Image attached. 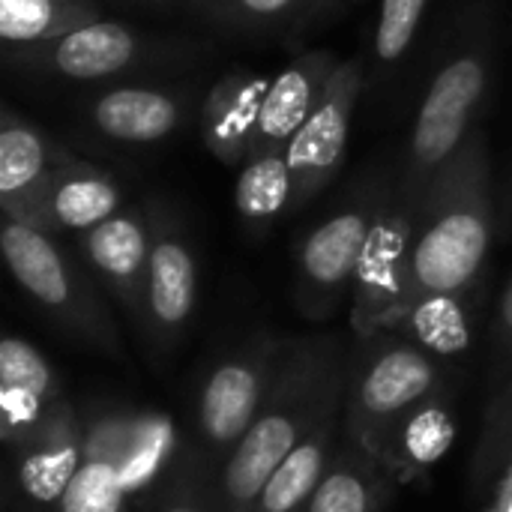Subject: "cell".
<instances>
[{"mask_svg":"<svg viewBox=\"0 0 512 512\" xmlns=\"http://www.w3.org/2000/svg\"><path fill=\"white\" fill-rule=\"evenodd\" d=\"M351 345L336 333L288 336L270 396L213 483L219 512H252L270 474L345 408Z\"/></svg>","mask_w":512,"mask_h":512,"instance_id":"6da1fadb","label":"cell"},{"mask_svg":"<svg viewBox=\"0 0 512 512\" xmlns=\"http://www.w3.org/2000/svg\"><path fill=\"white\" fill-rule=\"evenodd\" d=\"M495 219L489 138L477 126L417 201L411 303L432 294L480 288L495 240Z\"/></svg>","mask_w":512,"mask_h":512,"instance_id":"7a4b0ae2","label":"cell"},{"mask_svg":"<svg viewBox=\"0 0 512 512\" xmlns=\"http://www.w3.org/2000/svg\"><path fill=\"white\" fill-rule=\"evenodd\" d=\"M498 60V12L492 0H468L450 21L432 78L414 114L399 183L417 207L429 180L477 129Z\"/></svg>","mask_w":512,"mask_h":512,"instance_id":"3957f363","label":"cell"},{"mask_svg":"<svg viewBox=\"0 0 512 512\" xmlns=\"http://www.w3.org/2000/svg\"><path fill=\"white\" fill-rule=\"evenodd\" d=\"M0 252L21 294L66 339L108 360H126L120 327L102 294L105 288L90 267L60 243L57 234H45L3 216Z\"/></svg>","mask_w":512,"mask_h":512,"instance_id":"277c9868","label":"cell"},{"mask_svg":"<svg viewBox=\"0 0 512 512\" xmlns=\"http://www.w3.org/2000/svg\"><path fill=\"white\" fill-rule=\"evenodd\" d=\"M450 387V363L399 330L354 336L342 408V441L381 456L387 435L420 402Z\"/></svg>","mask_w":512,"mask_h":512,"instance_id":"5b68a950","label":"cell"},{"mask_svg":"<svg viewBox=\"0 0 512 512\" xmlns=\"http://www.w3.org/2000/svg\"><path fill=\"white\" fill-rule=\"evenodd\" d=\"M288 336L255 330L237 342L204 375L192 408V450L177 468V480L216 483L219 471L252 429L276 381Z\"/></svg>","mask_w":512,"mask_h":512,"instance_id":"8992f818","label":"cell"},{"mask_svg":"<svg viewBox=\"0 0 512 512\" xmlns=\"http://www.w3.org/2000/svg\"><path fill=\"white\" fill-rule=\"evenodd\" d=\"M195 42L153 36L126 21L99 18L60 39L3 48V63L30 81L120 84L135 75L177 66L195 54Z\"/></svg>","mask_w":512,"mask_h":512,"instance_id":"52a82bcc","label":"cell"},{"mask_svg":"<svg viewBox=\"0 0 512 512\" xmlns=\"http://www.w3.org/2000/svg\"><path fill=\"white\" fill-rule=\"evenodd\" d=\"M393 171H369L360 177L339 207L303 234L294 267V306L306 321H330L351 303L354 276L369 240L384 186Z\"/></svg>","mask_w":512,"mask_h":512,"instance_id":"ba28073f","label":"cell"},{"mask_svg":"<svg viewBox=\"0 0 512 512\" xmlns=\"http://www.w3.org/2000/svg\"><path fill=\"white\" fill-rule=\"evenodd\" d=\"M417 207L405 198L399 171L390 174L360 267L351 288V330L372 336L396 330L411 303V255H414Z\"/></svg>","mask_w":512,"mask_h":512,"instance_id":"9c48e42d","label":"cell"},{"mask_svg":"<svg viewBox=\"0 0 512 512\" xmlns=\"http://www.w3.org/2000/svg\"><path fill=\"white\" fill-rule=\"evenodd\" d=\"M153 204V249L144 294L141 342L156 363L168 360L183 342L198 312L201 264L186 219L165 201Z\"/></svg>","mask_w":512,"mask_h":512,"instance_id":"30bf717a","label":"cell"},{"mask_svg":"<svg viewBox=\"0 0 512 512\" xmlns=\"http://www.w3.org/2000/svg\"><path fill=\"white\" fill-rule=\"evenodd\" d=\"M177 432L168 414L159 411H108L84 423V456L111 462L126 486L129 501L168 489L177 480Z\"/></svg>","mask_w":512,"mask_h":512,"instance_id":"8fae6325","label":"cell"},{"mask_svg":"<svg viewBox=\"0 0 512 512\" xmlns=\"http://www.w3.org/2000/svg\"><path fill=\"white\" fill-rule=\"evenodd\" d=\"M195 108L186 84L120 81L105 84L78 105V123L99 141L117 147H153L174 138Z\"/></svg>","mask_w":512,"mask_h":512,"instance_id":"7c38bea8","label":"cell"},{"mask_svg":"<svg viewBox=\"0 0 512 512\" xmlns=\"http://www.w3.org/2000/svg\"><path fill=\"white\" fill-rule=\"evenodd\" d=\"M366 84L363 63L357 57H348L333 72L324 99L312 111V117L300 126L294 141L285 147L291 171H294V213H300L306 204H312L342 171L348 156V138H351V120L354 108L360 102Z\"/></svg>","mask_w":512,"mask_h":512,"instance_id":"4fadbf2b","label":"cell"},{"mask_svg":"<svg viewBox=\"0 0 512 512\" xmlns=\"http://www.w3.org/2000/svg\"><path fill=\"white\" fill-rule=\"evenodd\" d=\"M78 249L81 261L141 336L147 267L153 249V204H126L111 219L78 234Z\"/></svg>","mask_w":512,"mask_h":512,"instance_id":"5bb4252c","label":"cell"},{"mask_svg":"<svg viewBox=\"0 0 512 512\" xmlns=\"http://www.w3.org/2000/svg\"><path fill=\"white\" fill-rule=\"evenodd\" d=\"M9 456L21 498L36 510H54L84 462V420L69 396H63Z\"/></svg>","mask_w":512,"mask_h":512,"instance_id":"9a60e30c","label":"cell"},{"mask_svg":"<svg viewBox=\"0 0 512 512\" xmlns=\"http://www.w3.org/2000/svg\"><path fill=\"white\" fill-rule=\"evenodd\" d=\"M126 207V186L102 165L75 159L60 168L21 219L45 234H84ZM9 219V216H6Z\"/></svg>","mask_w":512,"mask_h":512,"instance_id":"2e32d148","label":"cell"},{"mask_svg":"<svg viewBox=\"0 0 512 512\" xmlns=\"http://www.w3.org/2000/svg\"><path fill=\"white\" fill-rule=\"evenodd\" d=\"M78 153L12 105L0 108V216L21 219L48 180Z\"/></svg>","mask_w":512,"mask_h":512,"instance_id":"e0dca14e","label":"cell"},{"mask_svg":"<svg viewBox=\"0 0 512 512\" xmlns=\"http://www.w3.org/2000/svg\"><path fill=\"white\" fill-rule=\"evenodd\" d=\"M270 78L237 66L219 75L198 105V126L207 153L225 168H240L255 144L261 105Z\"/></svg>","mask_w":512,"mask_h":512,"instance_id":"ac0fdd59","label":"cell"},{"mask_svg":"<svg viewBox=\"0 0 512 512\" xmlns=\"http://www.w3.org/2000/svg\"><path fill=\"white\" fill-rule=\"evenodd\" d=\"M54 363L24 336L6 333L0 342V438L15 450L63 399Z\"/></svg>","mask_w":512,"mask_h":512,"instance_id":"d6986e66","label":"cell"},{"mask_svg":"<svg viewBox=\"0 0 512 512\" xmlns=\"http://www.w3.org/2000/svg\"><path fill=\"white\" fill-rule=\"evenodd\" d=\"M339 63L342 60L333 51L309 48L300 57H294L288 66H282L276 78H270L252 153L285 150L294 141L300 126L312 117V111L324 99V90L333 72L339 69Z\"/></svg>","mask_w":512,"mask_h":512,"instance_id":"ffe728a7","label":"cell"},{"mask_svg":"<svg viewBox=\"0 0 512 512\" xmlns=\"http://www.w3.org/2000/svg\"><path fill=\"white\" fill-rule=\"evenodd\" d=\"M456 441V405L450 387L420 402L387 435L378 462L396 483H411L432 471Z\"/></svg>","mask_w":512,"mask_h":512,"instance_id":"44dd1931","label":"cell"},{"mask_svg":"<svg viewBox=\"0 0 512 512\" xmlns=\"http://www.w3.org/2000/svg\"><path fill=\"white\" fill-rule=\"evenodd\" d=\"M396 480L369 453L339 444L303 512H387Z\"/></svg>","mask_w":512,"mask_h":512,"instance_id":"7402d4cb","label":"cell"},{"mask_svg":"<svg viewBox=\"0 0 512 512\" xmlns=\"http://www.w3.org/2000/svg\"><path fill=\"white\" fill-rule=\"evenodd\" d=\"M294 171L285 150H264L252 153L234 180V210L240 225L261 237L267 234L282 216L294 213Z\"/></svg>","mask_w":512,"mask_h":512,"instance_id":"603a6c76","label":"cell"},{"mask_svg":"<svg viewBox=\"0 0 512 512\" xmlns=\"http://www.w3.org/2000/svg\"><path fill=\"white\" fill-rule=\"evenodd\" d=\"M342 435V414L318 426L264 483L252 512H303L312 501Z\"/></svg>","mask_w":512,"mask_h":512,"instance_id":"cb8c5ba5","label":"cell"},{"mask_svg":"<svg viewBox=\"0 0 512 512\" xmlns=\"http://www.w3.org/2000/svg\"><path fill=\"white\" fill-rule=\"evenodd\" d=\"M477 294L480 288L459 291V294H432L411 303L399 333L420 342L426 351L441 357L444 363L465 357L474 342L477 324Z\"/></svg>","mask_w":512,"mask_h":512,"instance_id":"d4e9b609","label":"cell"},{"mask_svg":"<svg viewBox=\"0 0 512 512\" xmlns=\"http://www.w3.org/2000/svg\"><path fill=\"white\" fill-rule=\"evenodd\" d=\"M102 18L96 0H0L3 48L60 39Z\"/></svg>","mask_w":512,"mask_h":512,"instance_id":"484cf974","label":"cell"},{"mask_svg":"<svg viewBox=\"0 0 512 512\" xmlns=\"http://www.w3.org/2000/svg\"><path fill=\"white\" fill-rule=\"evenodd\" d=\"M189 6L228 36H279L291 27H306L315 0H189Z\"/></svg>","mask_w":512,"mask_h":512,"instance_id":"4316f807","label":"cell"},{"mask_svg":"<svg viewBox=\"0 0 512 512\" xmlns=\"http://www.w3.org/2000/svg\"><path fill=\"white\" fill-rule=\"evenodd\" d=\"M512 465V375L495 384L486 423L471 459V483L480 489L489 480H498Z\"/></svg>","mask_w":512,"mask_h":512,"instance_id":"83f0119b","label":"cell"},{"mask_svg":"<svg viewBox=\"0 0 512 512\" xmlns=\"http://www.w3.org/2000/svg\"><path fill=\"white\" fill-rule=\"evenodd\" d=\"M129 504L132 501L126 495L120 471L111 462L84 456L78 474L60 495L54 512H126Z\"/></svg>","mask_w":512,"mask_h":512,"instance_id":"f1b7e54d","label":"cell"},{"mask_svg":"<svg viewBox=\"0 0 512 512\" xmlns=\"http://www.w3.org/2000/svg\"><path fill=\"white\" fill-rule=\"evenodd\" d=\"M426 12L429 0H381L372 33V57L378 72L399 66L408 57Z\"/></svg>","mask_w":512,"mask_h":512,"instance_id":"f546056e","label":"cell"},{"mask_svg":"<svg viewBox=\"0 0 512 512\" xmlns=\"http://www.w3.org/2000/svg\"><path fill=\"white\" fill-rule=\"evenodd\" d=\"M489 336H492V378L495 384H501L507 375H512V276L498 297Z\"/></svg>","mask_w":512,"mask_h":512,"instance_id":"4dcf8cb0","label":"cell"},{"mask_svg":"<svg viewBox=\"0 0 512 512\" xmlns=\"http://www.w3.org/2000/svg\"><path fill=\"white\" fill-rule=\"evenodd\" d=\"M156 512H219V507H216V495L210 483L180 477L174 480V486L168 489L162 507Z\"/></svg>","mask_w":512,"mask_h":512,"instance_id":"1f68e13d","label":"cell"},{"mask_svg":"<svg viewBox=\"0 0 512 512\" xmlns=\"http://www.w3.org/2000/svg\"><path fill=\"white\" fill-rule=\"evenodd\" d=\"M351 0H315V12H312V21H321V18H330L339 6H345ZM309 21V24H312Z\"/></svg>","mask_w":512,"mask_h":512,"instance_id":"d6a6232c","label":"cell"},{"mask_svg":"<svg viewBox=\"0 0 512 512\" xmlns=\"http://www.w3.org/2000/svg\"><path fill=\"white\" fill-rule=\"evenodd\" d=\"M123 3H141V6H168V3H177V0H123Z\"/></svg>","mask_w":512,"mask_h":512,"instance_id":"836d02e7","label":"cell"},{"mask_svg":"<svg viewBox=\"0 0 512 512\" xmlns=\"http://www.w3.org/2000/svg\"><path fill=\"white\" fill-rule=\"evenodd\" d=\"M507 219H510V225H512V186H510V192H507Z\"/></svg>","mask_w":512,"mask_h":512,"instance_id":"e575fe53","label":"cell"}]
</instances>
